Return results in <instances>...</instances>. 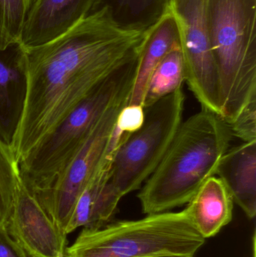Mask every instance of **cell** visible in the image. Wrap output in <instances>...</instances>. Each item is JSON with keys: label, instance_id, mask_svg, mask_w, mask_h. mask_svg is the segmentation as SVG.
Masks as SVG:
<instances>
[{"label": "cell", "instance_id": "1", "mask_svg": "<svg viewBox=\"0 0 256 257\" xmlns=\"http://www.w3.org/2000/svg\"><path fill=\"white\" fill-rule=\"evenodd\" d=\"M150 32L121 27L103 6L46 43L18 45L17 64L24 75L25 91L10 144L18 164L99 83L141 54Z\"/></svg>", "mask_w": 256, "mask_h": 257}, {"label": "cell", "instance_id": "2", "mask_svg": "<svg viewBox=\"0 0 256 257\" xmlns=\"http://www.w3.org/2000/svg\"><path fill=\"white\" fill-rule=\"evenodd\" d=\"M232 138L228 125L204 109L182 121L163 158L140 189L143 213L187 205L199 187L216 176Z\"/></svg>", "mask_w": 256, "mask_h": 257}, {"label": "cell", "instance_id": "3", "mask_svg": "<svg viewBox=\"0 0 256 257\" xmlns=\"http://www.w3.org/2000/svg\"><path fill=\"white\" fill-rule=\"evenodd\" d=\"M205 11L220 84V117L230 125L256 100V0H206Z\"/></svg>", "mask_w": 256, "mask_h": 257}, {"label": "cell", "instance_id": "4", "mask_svg": "<svg viewBox=\"0 0 256 257\" xmlns=\"http://www.w3.org/2000/svg\"><path fill=\"white\" fill-rule=\"evenodd\" d=\"M140 57L126 62L108 75L37 149L20 163L21 179L32 193L51 187L102 117L117 104L129 100Z\"/></svg>", "mask_w": 256, "mask_h": 257}, {"label": "cell", "instance_id": "5", "mask_svg": "<svg viewBox=\"0 0 256 257\" xmlns=\"http://www.w3.org/2000/svg\"><path fill=\"white\" fill-rule=\"evenodd\" d=\"M147 215L111 221L96 229L83 228L66 247L65 257L194 256L205 243L184 210Z\"/></svg>", "mask_w": 256, "mask_h": 257}, {"label": "cell", "instance_id": "6", "mask_svg": "<svg viewBox=\"0 0 256 257\" xmlns=\"http://www.w3.org/2000/svg\"><path fill=\"white\" fill-rule=\"evenodd\" d=\"M184 102L182 87L144 108L141 127L114 153L111 180L123 197L140 190L163 158L183 121Z\"/></svg>", "mask_w": 256, "mask_h": 257}, {"label": "cell", "instance_id": "7", "mask_svg": "<svg viewBox=\"0 0 256 257\" xmlns=\"http://www.w3.org/2000/svg\"><path fill=\"white\" fill-rule=\"evenodd\" d=\"M205 3L171 0V12L180 34L185 82L202 109L220 117V84L207 31Z\"/></svg>", "mask_w": 256, "mask_h": 257}, {"label": "cell", "instance_id": "8", "mask_svg": "<svg viewBox=\"0 0 256 257\" xmlns=\"http://www.w3.org/2000/svg\"><path fill=\"white\" fill-rule=\"evenodd\" d=\"M128 102L123 101L113 107L52 185L34 194L53 221L66 234L75 203L102 162L115 127L117 115Z\"/></svg>", "mask_w": 256, "mask_h": 257}, {"label": "cell", "instance_id": "9", "mask_svg": "<svg viewBox=\"0 0 256 257\" xmlns=\"http://www.w3.org/2000/svg\"><path fill=\"white\" fill-rule=\"evenodd\" d=\"M30 257H65L67 235L60 229L22 179L6 226Z\"/></svg>", "mask_w": 256, "mask_h": 257}, {"label": "cell", "instance_id": "10", "mask_svg": "<svg viewBox=\"0 0 256 257\" xmlns=\"http://www.w3.org/2000/svg\"><path fill=\"white\" fill-rule=\"evenodd\" d=\"M114 153L108 148L97 170L80 194L66 227L67 235L78 228L96 229L112 221L123 198L111 180Z\"/></svg>", "mask_w": 256, "mask_h": 257}, {"label": "cell", "instance_id": "11", "mask_svg": "<svg viewBox=\"0 0 256 257\" xmlns=\"http://www.w3.org/2000/svg\"><path fill=\"white\" fill-rule=\"evenodd\" d=\"M101 0H37L20 45L36 46L58 37L100 7Z\"/></svg>", "mask_w": 256, "mask_h": 257}, {"label": "cell", "instance_id": "12", "mask_svg": "<svg viewBox=\"0 0 256 257\" xmlns=\"http://www.w3.org/2000/svg\"><path fill=\"white\" fill-rule=\"evenodd\" d=\"M216 176L231 193L249 219L256 214V141L243 142L227 150L219 162Z\"/></svg>", "mask_w": 256, "mask_h": 257}, {"label": "cell", "instance_id": "13", "mask_svg": "<svg viewBox=\"0 0 256 257\" xmlns=\"http://www.w3.org/2000/svg\"><path fill=\"white\" fill-rule=\"evenodd\" d=\"M234 201L218 177L208 178L199 187L184 211L203 238H211L232 220Z\"/></svg>", "mask_w": 256, "mask_h": 257}, {"label": "cell", "instance_id": "14", "mask_svg": "<svg viewBox=\"0 0 256 257\" xmlns=\"http://www.w3.org/2000/svg\"><path fill=\"white\" fill-rule=\"evenodd\" d=\"M180 48V34L171 12L150 32L140 57L135 83L128 105L144 107V98L153 72L169 53Z\"/></svg>", "mask_w": 256, "mask_h": 257}, {"label": "cell", "instance_id": "15", "mask_svg": "<svg viewBox=\"0 0 256 257\" xmlns=\"http://www.w3.org/2000/svg\"><path fill=\"white\" fill-rule=\"evenodd\" d=\"M0 51V138L10 145L24 102V77L15 61L7 63Z\"/></svg>", "mask_w": 256, "mask_h": 257}, {"label": "cell", "instance_id": "16", "mask_svg": "<svg viewBox=\"0 0 256 257\" xmlns=\"http://www.w3.org/2000/svg\"><path fill=\"white\" fill-rule=\"evenodd\" d=\"M171 0H101L119 25L132 30L151 31L171 12Z\"/></svg>", "mask_w": 256, "mask_h": 257}, {"label": "cell", "instance_id": "17", "mask_svg": "<svg viewBox=\"0 0 256 257\" xmlns=\"http://www.w3.org/2000/svg\"><path fill=\"white\" fill-rule=\"evenodd\" d=\"M183 82L184 63L181 48H177L169 53L153 72L146 92L144 108L182 88Z\"/></svg>", "mask_w": 256, "mask_h": 257}, {"label": "cell", "instance_id": "18", "mask_svg": "<svg viewBox=\"0 0 256 257\" xmlns=\"http://www.w3.org/2000/svg\"><path fill=\"white\" fill-rule=\"evenodd\" d=\"M37 0H0V51L21 45L29 15Z\"/></svg>", "mask_w": 256, "mask_h": 257}, {"label": "cell", "instance_id": "19", "mask_svg": "<svg viewBox=\"0 0 256 257\" xmlns=\"http://www.w3.org/2000/svg\"><path fill=\"white\" fill-rule=\"evenodd\" d=\"M21 180L19 164L13 150L0 138V227L7 226Z\"/></svg>", "mask_w": 256, "mask_h": 257}, {"label": "cell", "instance_id": "20", "mask_svg": "<svg viewBox=\"0 0 256 257\" xmlns=\"http://www.w3.org/2000/svg\"><path fill=\"white\" fill-rule=\"evenodd\" d=\"M233 137L243 142L256 141V100L243 108L237 118L228 125Z\"/></svg>", "mask_w": 256, "mask_h": 257}, {"label": "cell", "instance_id": "21", "mask_svg": "<svg viewBox=\"0 0 256 257\" xmlns=\"http://www.w3.org/2000/svg\"><path fill=\"white\" fill-rule=\"evenodd\" d=\"M144 121V107L127 104L117 115L115 130L121 134L130 135L139 130Z\"/></svg>", "mask_w": 256, "mask_h": 257}, {"label": "cell", "instance_id": "22", "mask_svg": "<svg viewBox=\"0 0 256 257\" xmlns=\"http://www.w3.org/2000/svg\"><path fill=\"white\" fill-rule=\"evenodd\" d=\"M0 257H30L6 226L0 227Z\"/></svg>", "mask_w": 256, "mask_h": 257}, {"label": "cell", "instance_id": "23", "mask_svg": "<svg viewBox=\"0 0 256 257\" xmlns=\"http://www.w3.org/2000/svg\"><path fill=\"white\" fill-rule=\"evenodd\" d=\"M153 257H194V256H189V255H163V256Z\"/></svg>", "mask_w": 256, "mask_h": 257}, {"label": "cell", "instance_id": "24", "mask_svg": "<svg viewBox=\"0 0 256 257\" xmlns=\"http://www.w3.org/2000/svg\"></svg>", "mask_w": 256, "mask_h": 257}]
</instances>
